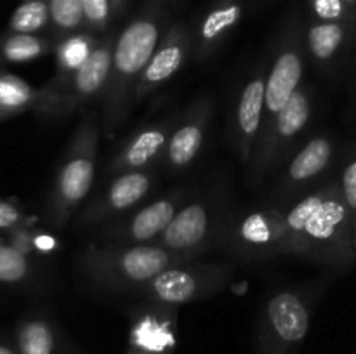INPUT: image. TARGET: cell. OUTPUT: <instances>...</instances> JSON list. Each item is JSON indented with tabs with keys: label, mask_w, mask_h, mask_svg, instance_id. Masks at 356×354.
Wrapping results in <instances>:
<instances>
[{
	"label": "cell",
	"mask_w": 356,
	"mask_h": 354,
	"mask_svg": "<svg viewBox=\"0 0 356 354\" xmlns=\"http://www.w3.org/2000/svg\"><path fill=\"white\" fill-rule=\"evenodd\" d=\"M294 239V257L344 274L356 264L353 221L337 177L322 180L285 207Z\"/></svg>",
	"instance_id": "cell-1"
},
{
	"label": "cell",
	"mask_w": 356,
	"mask_h": 354,
	"mask_svg": "<svg viewBox=\"0 0 356 354\" xmlns=\"http://www.w3.org/2000/svg\"><path fill=\"white\" fill-rule=\"evenodd\" d=\"M181 0H145L117 33L111 73L101 99V132L113 137L131 113V97L143 69L174 23Z\"/></svg>",
	"instance_id": "cell-2"
},
{
	"label": "cell",
	"mask_w": 356,
	"mask_h": 354,
	"mask_svg": "<svg viewBox=\"0 0 356 354\" xmlns=\"http://www.w3.org/2000/svg\"><path fill=\"white\" fill-rule=\"evenodd\" d=\"M336 274L271 292L261 304L254 330V354H299L312 318Z\"/></svg>",
	"instance_id": "cell-3"
},
{
	"label": "cell",
	"mask_w": 356,
	"mask_h": 354,
	"mask_svg": "<svg viewBox=\"0 0 356 354\" xmlns=\"http://www.w3.org/2000/svg\"><path fill=\"white\" fill-rule=\"evenodd\" d=\"M101 135V113L86 111L63 151L45 200L44 217L56 231L73 221L92 191Z\"/></svg>",
	"instance_id": "cell-4"
},
{
	"label": "cell",
	"mask_w": 356,
	"mask_h": 354,
	"mask_svg": "<svg viewBox=\"0 0 356 354\" xmlns=\"http://www.w3.org/2000/svg\"><path fill=\"white\" fill-rule=\"evenodd\" d=\"M184 262H190V259L159 243L120 245L96 242L89 243L80 255V269L94 287L125 295L162 271Z\"/></svg>",
	"instance_id": "cell-5"
},
{
	"label": "cell",
	"mask_w": 356,
	"mask_h": 354,
	"mask_svg": "<svg viewBox=\"0 0 356 354\" xmlns=\"http://www.w3.org/2000/svg\"><path fill=\"white\" fill-rule=\"evenodd\" d=\"M219 248L245 260H270L294 255V239L285 207L229 212L218 239Z\"/></svg>",
	"instance_id": "cell-6"
},
{
	"label": "cell",
	"mask_w": 356,
	"mask_h": 354,
	"mask_svg": "<svg viewBox=\"0 0 356 354\" xmlns=\"http://www.w3.org/2000/svg\"><path fill=\"white\" fill-rule=\"evenodd\" d=\"M229 212L226 187H212L209 193L190 198L155 243L190 260L200 259L218 245Z\"/></svg>",
	"instance_id": "cell-7"
},
{
	"label": "cell",
	"mask_w": 356,
	"mask_h": 354,
	"mask_svg": "<svg viewBox=\"0 0 356 354\" xmlns=\"http://www.w3.org/2000/svg\"><path fill=\"white\" fill-rule=\"evenodd\" d=\"M233 276V264L202 262L197 259L162 271L141 287L134 288L129 297L138 302L179 307L219 294L232 283Z\"/></svg>",
	"instance_id": "cell-8"
},
{
	"label": "cell",
	"mask_w": 356,
	"mask_h": 354,
	"mask_svg": "<svg viewBox=\"0 0 356 354\" xmlns=\"http://www.w3.org/2000/svg\"><path fill=\"white\" fill-rule=\"evenodd\" d=\"M306 65L308 52L305 44V23L294 14L282 28L273 54L268 61L263 132L271 127L278 113L305 83Z\"/></svg>",
	"instance_id": "cell-9"
},
{
	"label": "cell",
	"mask_w": 356,
	"mask_h": 354,
	"mask_svg": "<svg viewBox=\"0 0 356 354\" xmlns=\"http://www.w3.org/2000/svg\"><path fill=\"white\" fill-rule=\"evenodd\" d=\"M313 117V90L302 83L292 99L278 113L271 127L259 137L249 165L252 184H261L271 174L280 170L296 151V142L302 137Z\"/></svg>",
	"instance_id": "cell-10"
},
{
	"label": "cell",
	"mask_w": 356,
	"mask_h": 354,
	"mask_svg": "<svg viewBox=\"0 0 356 354\" xmlns=\"http://www.w3.org/2000/svg\"><path fill=\"white\" fill-rule=\"evenodd\" d=\"M188 187H177L159 198L145 201L122 217L96 229L97 243L145 245L155 243L163 235L177 212L190 200Z\"/></svg>",
	"instance_id": "cell-11"
},
{
	"label": "cell",
	"mask_w": 356,
	"mask_h": 354,
	"mask_svg": "<svg viewBox=\"0 0 356 354\" xmlns=\"http://www.w3.org/2000/svg\"><path fill=\"white\" fill-rule=\"evenodd\" d=\"M159 184V174L153 169L132 170L113 176L104 189L83 203L73 217L75 229H94L122 217L145 203Z\"/></svg>",
	"instance_id": "cell-12"
},
{
	"label": "cell",
	"mask_w": 356,
	"mask_h": 354,
	"mask_svg": "<svg viewBox=\"0 0 356 354\" xmlns=\"http://www.w3.org/2000/svg\"><path fill=\"white\" fill-rule=\"evenodd\" d=\"M337 144L327 132L306 139L282 167L280 179L275 186V196L282 203L299 200L302 194L318 186L336 162Z\"/></svg>",
	"instance_id": "cell-13"
},
{
	"label": "cell",
	"mask_w": 356,
	"mask_h": 354,
	"mask_svg": "<svg viewBox=\"0 0 356 354\" xmlns=\"http://www.w3.org/2000/svg\"><path fill=\"white\" fill-rule=\"evenodd\" d=\"M115 40H117V31L115 30H110L101 37L99 45L96 47L94 54L72 76L61 96L47 111L44 120L61 121L72 115L83 111L94 101L103 99L108 80H110Z\"/></svg>",
	"instance_id": "cell-14"
},
{
	"label": "cell",
	"mask_w": 356,
	"mask_h": 354,
	"mask_svg": "<svg viewBox=\"0 0 356 354\" xmlns=\"http://www.w3.org/2000/svg\"><path fill=\"white\" fill-rule=\"evenodd\" d=\"M268 61L250 71L236 94L229 118V142L240 163L249 167L263 132L264 92H266Z\"/></svg>",
	"instance_id": "cell-15"
},
{
	"label": "cell",
	"mask_w": 356,
	"mask_h": 354,
	"mask_svg": "<svg viewBox=\"0 0 356 354\" xmlns=\"http://www.w3.org/2000/svg\"><path fill=\"white\" fill-rule=\"evenodd\" d=\"M124 354H174L179 344V307L139 302L129 311Z\"/></svg>",
	"instance_id": "cell-16"
},
{
	"label": "cell",
	"mask_w": 356,
	"mask_h": 354,
	"mask_svg": "<svg viewBox=\"0 0 356 354\" xmlns=\"http://www.w3.org/2000/svg\"><path fill=\"white\" fill-rule=\"evenodd\" d=\"M212 113H214V99L207 92L191 101L186 110L181 111L160 162L167 172L181 174L197 162L204 149Z\"/></svg>",
	"instance_id": "cell-17"
},
{
	"label": "cell",
	"mask_w": 356,
	"mask_h": 354,
	"mask_svg": "<svg viewBox=\"0 0 356 354\" xmlns=\"http://www.w3.org/2000/svg\"><path fill=\"white\" fill-rule=\"evenodd\" d=\"M195 49V31L190 23L176 19L165 31L152 59L143 69L131 97V108L152 96L163 83L183 69L184 62Z\"/></svg>",
	"instance_id": "cell-18"
},
{
	"label": "cell",
	"mask_w": 356,
	"mask_h": 354,
	"mask_svg": "<svg viewBox=\"0 0 356 354\" xmlns=\"http://www.w3.org/2000/svg\"><path fill=\"white\" fill-rule=\"evenodd\" d=\"M179 113H170L165 118L149 121L136 128L127 139L120 144V148L113 153L106 162L103 176L111 179L113 176L132 170L153 169V165L162 162L165 153L167 142H169L170 132L176 124Z\"/></svg>",
	"instance_id": "cell-19"
},
{
	"label": "cell",
	"mask_w": 356,
	"mask_h": 354,
	"mask_svg": "<svg viewBox=\"0 0 356 354\" xmlns=\"http://www.w3.org/2000/svg\"><path fill=\"white\" fill-rule=\"evenodd\" d=\"M101 37L92 31H76L68 37L58 40L54 49V73L51 78L40 87V99L33 113L44 120L52 104L58 101L72 76L89 61L96 47L99 45Z\"/></svg>",
	"instance_id": "cell-20"
},
{
	"label": "cell",
	"mask_w": 356,
	"mask_h": 354,
	"mask_svg": "<svg viewBox=\"0 0 356 354\" xmlns=\"http://www.w3.org/2000/svg\"><path fill=\"white\" fill-rule=\"evenodd\" d=\"M13 340L19 354H83L58 318L45 309L24 312L14 325Z\"/></svg>",
	"instance_id": "cell-21"
},
{
	"label": "cell",
	"mask_w": 356,
	"mask_h": 354,
	"mask_svg": "<svg viewBox=\"0 0 356 354\" xmlns=\"http://www.w3.org/2000/svg\"><path fill=\"white\" fill-rule=\"evenodd\" d=\"M355 35V24L346 21H322L306 17L305 44L308 61L318 71L332 75L339 66L350 38Z\"/></svg>",
	"instance_id": "cell-22"
},
{
	"label": "cell",
	"mask_w": 356,
	"mask_h": 354,
	"mask_svg": "<svg viewBox=\"0 0 356 354\" xmlns=\"http://www.w3.org/2000/svg\"><path fill=\"white\" fill-rule=\"evenodd\" d=\"M245 0H212L193 28L197 62H205L232 37L243 16Z\"/></svg>",
	"instance_id": "cell-23"
},
{
	"label": "cell",
	"mask_w": 356,
	"mask_h": 354,
	"mask_svg": "<svg viewBox=\"0 0 356 354\" xmlns=\"http://www.w3.org/2000/svg\"><path fill=\"white\" fill-rule=\"evenodd\" d=\"M47 287V278L38 269L33 257L14 248L6 242H0V288L23 292V294H42Z\"/></svg>",
	"instance_id": "cell-24"
},
{
	"label": "cell",
	"mask_w": 356,
	"mask_h": 354,
	"mask_svg": "<svg viewBox=\"0 0 356 354\" xmlns=\"http://www.w3.org/2000/svg\"><path fill=\"white\" fill-rule=\"evenodd\" d=\"M58 42L47 33H0V66L24 65L54 54Z\"/></svg>",
	"instance_id": "cell-25"
},
{
	"label": "cell",
	"mask_w": 356,
	"mask_h": 354,
	"mask_svg": "<svg viewBox=\"0 0 356 354\" xmlns=\"http://www.w3.org/2000/svg\"><path fill=\"white\" fill-rule=\"evenodd\" d=\"M38 99L40 90L19 75L7 71L6 66H0V121L24 111H35Z\"/></svg>",
	"instance_id": "cell-26"
},
{
	"label": "cell",
	"mask_w": 356,
	"mask_h": 354,
	"mask_svg": "<svg viewBox=\"0 0 356 354\" xmlns=\"http://www.w3.org/2000/svg\"><path fill=\"white\" fill-rule=\"evenodd\" d=\"M51 0H21L10 14L7 31L14 33H49Z\"/></svg>",
	"instance_id": "cell-27"
},
{
	"label": "cell",
	"mask_w": 356,
	"mask_h": 354,
	"mask_svg": "<svg viewBox=\"0 0 356 354\" xmlns=\"http://www.w3.org/2000/svg\"><path fill=\"white\" fill-rule=\"evenodd\" d=\"M82 30H86L82 0H51V26L47 35L58 42Z\"/></svg>",
	"instance_id": "cell-28"
},
{
	"label": "cell",
	"mask_w": 356,
	"mask_h": 354,
	"mask_svg": "<svg viewBox=\"0 0 356 354\" xmlns=\"http://www.w3.org/2000/svg\"><path fill=\"white\" fill-rule=\"evenodd\" d=\"M337 180H339L341 193H343L344 201L348 205V210L351 214V221H353V231L356 229V137L348 146L346 153L341 162L339 174H337Z\"/></svg>",
	"instance_id": "cell-29"
},
{
	"label": "cell",
	"mask_w": 356,
	"mask_h": 354,
	"mask_svg": "<svg viewBox=\"0 0 356 354\" xmlns=\"http://www.w3.org/2000/svg\"><path fill=\"white\" fill-rule=\"evenodd\" d=\"M82 7L87 31L103 37L111 30L115 16L110 0H82Z\"/></svg>",
	"instance_id": "cell-30"
},
{
	"label": "cell",
	"mask_w": 356,
	"mask_h": 354,
	"mask_svg": "<svg viewBox=\"0 0 356 354\" xmlns=\"http://www.w3.org/2000/svg\"><path fill=\"white\" fill-rule=\"evenodd\" d=\"M308 17L322 21L356 23V16L351 12L344 0H308Z\"/></svg>",
	"instance_id": "cell-31"
},
{
	"label": "cell",
	"mask_w": 356,
	"mask_h": 354,
	"mask_svg": "<svg viewBox=\"0 0 356 354\" xmlns=\"http://www.w3.org/2000/svg\"><path fill=\"white\" fill-rule=\"evenodd\" d=\"M28 224V215L19 203L0 198V235H9L14 229Z\"/></svg>",
	"instance_id": "cell-32"
},
{
	"label": "cell",
	"mask_w": 356,
	"mask_h": 354,
	"mask_svg": "<svg viewBox=\"0 0 356 354\" xmlns=\"http://www.w3.org/2000/svg\"><path fill=\"white\" fill-rule=\"evenodd\" d=\"M0 354H19L17 353L16 344L13 340V335L0 333Z\"/></svg>",
	"instance_id": "cell-33"
},
{
	"label": "cell",
	"mask_w": 356,
	"mask_h": 354,
	"mask_svg": "<svg viewBox=\"0 0 356 354\" xmlns=\"http://www.w3.org/2000/svg\"><path fill=\"white\" fill-rule=\"evenodd\" d=\"M110 2H111V9H113L115 17H120L129 6V0H110Z\"/></svg>",
	"instance_id": "cell-34"
},
{
	"label": "cell",
	"mask_w": 356,
	"mask_h": 354,
	"mask_svg": "<svg viewBox=\"0 0 356 354\" xmlns=\"http://www.w3.org/2000/svg\"><path fill=\"white\" fill-rule=\"evenodd\" d=\"M344 2H346V6L350 7L351 12H353L356 16V0H344Z\"/></svg>",
	"instance_id": "cell-35"
},
{
	"label": "cell",
	"mask_w": 356,
	"mask_h": 354,
	"mask_svg": "<svg viewBox=\"0 0 356 354\" xmlns=\"http://www.w3.org/2000/svg\"><path fill=\"white\" fill-rule=\"evenodd\" d=\"M353 242H355V252H356V229L353 231Z\"/></svg>",
	"instance_id": "cell-36"
},
{
	"label": "cell",
	"mask_w": 356,
	"mask_h": 354,
	"mask_svg": "<svg viewBox=\"0 0 356 354\" xmlns=\"http://www.w3.org/2000/svg\"><path fill=\"white\" fill-rule=\"evenodd\" d=\"M355 40H356V23H355Z\"/></svg>",
	"instance_id": "cell-37"
}]
</instances>
